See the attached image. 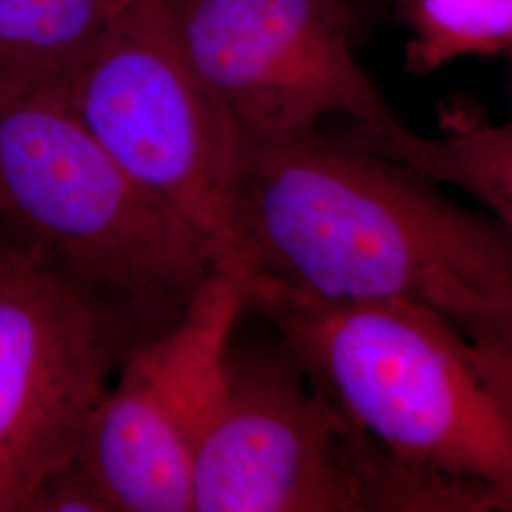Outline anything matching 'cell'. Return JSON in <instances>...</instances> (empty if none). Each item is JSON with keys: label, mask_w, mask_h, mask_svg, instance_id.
Wrapping results in <instances>:
<instances>
[{"label": "cell", "mask_w": 512, "mask_h": 512, "mask_svg": "<svg viewBox=\"0 0 512 512\" xmlns=\"http://www.w3.org/2000/svg\"><path fill=\"white\" fill-rule=\"evenodd\" d=\"M437 183L321 129L239 133L243 281L325 302H412L448 319L512 300V234Z\"/></svg>", "instance_id": "obj_1"}, {"label": "cell", "mask_w": 512, "mask_h": 512, "mask_svg": "<svg viewBox=\"0 0 512 512\" xmlns=\"http://www.w3.org/2000/svg\"><path fill=\"white\" fill-rule=\"evenodd\" d=\"M387 476L399 512H512V420L456 325L412 302H325L241 281Z\"/></svg>", "instance_id": "obj_2"}, {"label": "cell", "mask_w": 512, "mask_h": 512, "mask_svg": "<svg viewBox=\"0 0 512 512\" xmlns=\"http://www.w3.org/2000/svg\"><path fill=\"white\" fill-rule=\"evenodd\" d=\"M0 232L147 342L219 274L205 239L112 160L65 99L0 80Z\"/></svg>", "instance_id": "obj_3"}, {"label": "cell", "mask_w": 512, "mask_h": 512, "mask_svg": "<svg viewBox=\"0 0 512 512\" xmlns=\"http://www.w3.org/2000/svg\"><path fill=\"white\" fill-rule=\"evenodd\" d=\"M129 177L194 228L241 283L239 129L184 52L171 0H133L55 90Z\"/></svg>", "instance_id": "obj_4"}, {"label": "cell", "mask_w": 512, "mask_h": 512, "mask_svg": "<svg viewBox=\"0 0 512 512\" xmlns=\"http://www.w3.org/2000/svg\"><path fill=\"white\" fill-rule=\"evenodd\" d=\"M194 512H395L382 469L277 338L228 351L194 461Z\"/></svg>", "instance_id": "obj_5"}, {"label": "cell", "mask_w": 512, "mask_h": 512, "mask_svg": "<svg viewBox=\"0 0 512 512\" xmlns=\"http://www.w3.org/2000/svg\"><path fill=\"white\" fill-rule=\"evenodd\" d=\"M139 344L109 306L0 232V512H23L73 458Z\"/></svg>", "instance_id": "obj_6"}, {"label": "cell", "mask_w": 512, "mask_h": 512, "mask_svg": "<svg viewBox=\"0 0 512 512\" xmlns=\"http://www.w3.org/2000/svg\"><path fill=\"white\" fill-rule=\"evenodd\" d=\"M184 52L249 137H293L340 118L401 120L351 46L349 0H171Z\"/></svg>", "instance_id": "obj_7"}, {"label": "cell", "mask_w": 512, "mask_h": 512, "mask_svg": "<svg viewBox=\"0 0 512 512\" xmlns=\"http://www.w3.org/2000/svg\"><path fill=\"white\" fill-rule=\"evenodd\" d=\"M241 283L213 275L183 317L131 349L74 454L112 512H194V461L226 374Z\"/></svg>", "instance_id": "obj_8"}, {"label": "cell", "mask_w": 512, "mask_h": 512, "mask_svg": "<svg viewBox=\"0 0 512 512\" xmlns=\"http://www.w3.org/2000/svg\"><path fill=\"white\" fill-rule=\"evenodd\" d=\"M346 137L463 192L512 234V107L497 122L473 110L450 109L437 135H421L399 122L382 131L348 128Z\"/></svg>", "instance_id": "obj_9"}, {"label": "cell", "mask_w": 512, "mask_h": 512, "mask_svg": "<svg viewBox=\"0 0 512 512\" xmlns=\"http://www.w3.org/2000/svg\"><path fill=\"white\" fill-rule=\"evenodd\" d=\"M133 0H0V80L59 90Z\"/></svg>", "instance_id": "obj_10"}, {"label": "cell", "mask_w": 512, "mask_h": 512, "mask_svg": "<svg viewBox=\"0 0 512 512\" xmlns=\"http://www.w3.org/2000/svg\"><path fill=\"white\" fill-rule=\"evenodd\" d=\"M408 23L406 61L414 73L512 50V0H410Z\"/></svg>", "instance_id": "obj_11"}, {"label": "cell", "mask_w": 512, "mask_h": 512, "mask_svg": "<svg viewBox=\"0 0 512 512\" xmlns=\"http://www.w3.org/2000/svg\"><path fill=\"white\" fill-rule=\"evenodd\" d=\"M467 342L478 372L512 420V300L450 319Z\"/></svg>", "instance_id": "obj_12"}, {"label": "cell", "mask_w": 512, "mask_h": 512, "mask_svg": "<svg viewBox=\"0 0 512 512\" xmlns=\"http://www.w3.org/2000/svg\"><path fill=\"white\" fill-rule=\"evenodd\" d=\"M23 512H112V507L73 456L38 484Z\"/></svg>", "instance_id": "obj_13"}]
</instances>
